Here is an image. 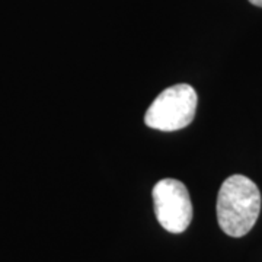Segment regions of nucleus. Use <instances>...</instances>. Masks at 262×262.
Listing matches in <instances>:
<instances>
[{"instance_id":"1","label":"nucleus","mask_w":262,"mask_h":262,"mask_svg":"<svg viewBox=\"0 0 262 262\" xmlns=\"http://www.w3.org/2000/svg\"><path fill=\"white\" fill-rule=\"evenodd\" d=\"M261 211V192L256 184L244 175L226 179L217 195V222L232 237L251 232Z\"/></svg>"},{"instance_id":"2","label":"nucleus","mask_w":262,"mask_h":262,"mask_svg":"<svg viewBox=\"0 0 262 262\" xmlns=\"http://www.w3.org/2000/svg\"><path fill=\"white\" fill-rule=\"evenodd\" d=\"M195 89L187 83L173 84L158 95L151 102L144 122L150 128L160 131H178L189 125L196 113Z\"/></svg>"},{"instance_id":"3","label":"nucleus","mask_w":262,"mask_h":262,"mask_svg":"<svg viewBox=\"0 0 262 262\" xmlns=\"http://www.w3.org/2000/svg\"><path fill=\"white\" fill-rule=\"evenodd\" d=\"M151 195L159 225L170 233L185 232L192 220V203L187 187L178 179H162Z\"/></svg>"},{"instance_id":"4","label":"nucleus","mask_w":262,"mask_h":262,"mask_svg":"<svg viewBox=\"0 0 262 262\" xmlns=\"http://www.w3.org/2000/svg\"><path fill=\"white\" fill-rule=\"evenodd\" d=\"M252 3L253 6H258V8H262V0H249Z\"/></svg>"}]
</instances>
